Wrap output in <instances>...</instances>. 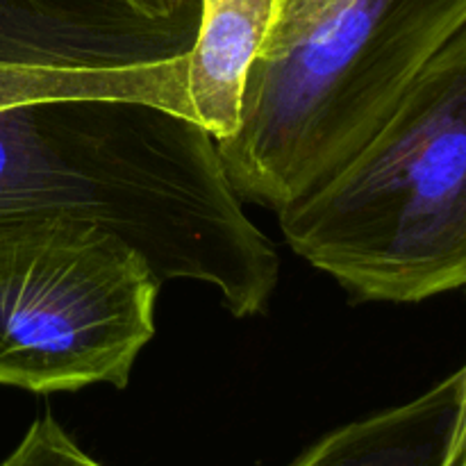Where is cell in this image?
I'll use <instances>...</instances> for the list:
<instances>
[{
  "label": "cell",
  "mask_w": 466,
  "mask_h": 466,
  "mask_svg": "<svg viewBox=\"0 0 466 466\" xmlns=\"http://www.w3.org/2000/svg\"><path fill=\"white\" fill-rule=\"evenodd\" d=\"M278 218L291 250L358 300L466 289V23L369 139Z\"/></svg>",
  "instance_id": "6da1fadb"
},
{
  "label": "cell",
  "mask_w": 466,
  "mask_h": 466,
  "mask_svg": "<svg viewBox=\"0 0 466 466\" xmlns=\"http://www.w3.org/2000/svg\"><path fill=\"white\" fill-rule=\"evenodd\" d=\"M464 23L466 0H280L217 141L241 203L280 212L346 162Z\"/></svg>",
  "instance_id": "7a4b0ae2"
},
{
  "label": "cell",
  "mask_w": 466,
  "mask_h": 466,
  "mask_svg": "<svg viewBox=\"0 0 466 466\" xmlns=\"http://www.w3.org/2000/svg\"><path fill=\"white\" fill-rule=\"evenodd\" d=\"M164 282L112 228L39 217L0 226V385L123 390L155 335Z\"/></svg>",
  "instance_id": "3957f363"
},
{
  "label": "cell",
  "mask_w": 466,
  "mask_h": 466,
  "mask_svg": "<svg viewBox=\"0 0 466 466\" xmlns=\"http://www.w3.org/2000/svg\"><path fill=\"white\" fill-rule=\"evenodd\" d=\"M278 9L280 0H198L196 39L185 55V116L214 141L239 127L250 66Z\"/></svg>",
  "instance_id": "277c9868"
},
{
  "label": "cell",
  "mask_w": 466,
  "mask_h": 466,
  "mask_svg": "<svg viewBox=\"0 0 466 466\" xmlns=\"http://www.w3.org/2000/svg\"><path fill=\"white\" fill-rule=\"evenodd\" d=\"M460 391L462 369L408 403L337 428L289 466H453Z\"/></svg>",
  "instance_id": "5b68a950"
},
{
  "label": "cell",
  "mask_w": 466,
  "mask_h": 466,
  "mask_svg": "<svg viewBox=\"0 0 466 466\" xmlns=\"http://www.w3.org/2000/svg\"><path fill=\"white\" fill-rule=\"evenodd\" d=\"M0 466H105L86 455L53 414H44L23 435Z\"/></svg>",
  "instance_id": "8992f818"
},
{
  "label": "cell",
  "mask_w": 466,
  "mask_h": 466,
  "mask_svg": "<svg viewBox=\"0 0 466 466\" xmlns=\"http://www.w3.org/2000/svg\"><path fill=\"white\" fill-rule=\"evenodd\" d=\"M449 464L466 466V364L462 367V391H460L458 417H455L453 440H451Z\"/></svg>",
  "instance_id": "52a82bcc"
}]
</instances>
